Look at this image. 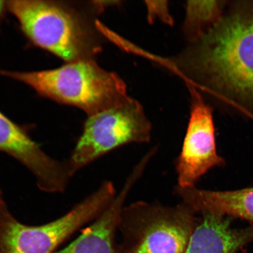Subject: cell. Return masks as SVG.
Wrapping results in <instances>:
<instances>
[{
  "label": "cell",
  "instance_id": "9c48e42d",
  "mask_svg": "<svg viewBox=\"0 0 253 253\" xmlns=\"http://www.w3.org/2000/svg\"><path fill=\"white\" fill-rule=\"evenodd\" d=\"M201 215L185 253H237L253 242V227L235 229L232 217L210 213Z\"/></svg>",
  "mask_w": 253,
  "mask_h": 253
},
{
  "label": "cell",
  "instance_id": "3957f363",
  "mask_svg": "<svg viewBox=\"0 0 253 253\" xmlns=\"http://www.w3.org/2000/svg\"><path fill=\"white\" fill-rule=\"evenodd\" d=\"M25 36L35 45L67 63L94 59L102 49L96 26L58 2L37 0L6 1Z\"/></svg>",
  "mask_w": 253,
  "mask_h": 253
},
{
  "label": "cell",
  "instance_id": "9a60e30c",
  "mask_svg": "<svg viewBox=\"0 0 253 253\" xmlns=\"http://www.w3.org/2000/svg\"><path fill=\"white\" fill-rule=\"evenodd\" d=\"M248 116L249 118H251L253 120V115H251V114H248Z\"/></svg>",
  "mask_w": 253,
  "mask_h": 253
},
{
  "label": "cell",
  "instance_id": "ba28073f",
  "mask_svg": "<svg viewBox=\"0 0 253 253\" xmlns=\"http://www.w3.org/2000/svg\"><path fill=\"white\" fill-rule=\"evenodd\" d=\"M144 172L143 168L135 166L121 191L106 210L77 239L55 253H116L115 237L125 201Z\"/></svg>",
  "mask_w": 253,
  "mask_h": 253
},
{
  "label": "cell",
  "instance_id": "8992f818",
  "mask_svg": "<svg viewBox=\"0 0 253 253\" xmlns=\"http://www.w3.org/2000/svg\"><path fill=\"white\" fill-rule=\"evenodd\" d=\"M151 131L143 107L129 96L112 108L88 116L68 161L73 173L123 145L150 142Z\"/></svg>",
  "mask_w": 253,
  "mask_h": 253
},
{
  "label": "cell",
  "instance_id": "6da1fadb",
  "mask_svg": "<svg viewBox=\"0 0 253 253\" xmlns=\"http://www.w3.org/2000/svg\"><path fill=\"white\" fill-rule=\"evenodd\" d=\"M166 61L198 91L253 107V7L223 14L201 39Z\"/></svg>",
  "mask_w": 253,
  "mask_h": 253
},
{
  "label": "cell",
  "instance_id": "8fae6325",
  "mask_svg": "<svg viewBox=\"0 0 253 253\" xmlns=\"http://www.w3.org/2000/svg\"><path fill=\"white\" fill-rule=\"evenodd\" d=\"M224 2L188 1L185 5L183 33L188 43L204 36L223 15Z\"/></svg>",
  "mask_w": 253,
  "mask_h": 253
},
{
  "label": "cell",
  "instance_id": "7c38bea8",
  "mask_svg": "<svg viewBox=\"0 0 253 253\" xmlns=\"http://www.w3.org/2000/svg\"><path fill=\"white\" fill-rule=\"evenodd\" d=\"M147 9V20L150 24L159 20L169 26H173V19L169 10L167 1H145Z\"/></svg>",
  "mask_w": 253,
  "mask_h": 253
},
{
  "label": "cell",
  "instance_id": "5b68a950",
  "mask_svg": "<svg viewBox=\"0 0 253 253\" xmlns=\"http://www.w3.org/2000/svg\"><path fill=\"white\" fill-rule=\"evenodd\" d=\"M116 195L113 183L104 182L64 216L40 226L20 223L3 200L0 203V253H55L73 234L97 219Z\"/></svg>",
  "mask_w": 253,
  "mask_h": 253
},
{
  "label": "cell",
  "instance_id": "4fadbf2b",
  "mask_svg": "<svg viewBox=\"0 0 253 253\" xmlns=\"http://www.w3.org/2000/svg\"><path fill=\"white\" fill-rule=\"evenodd\" d=\"M5 8H6V1H0V19L1 18L3 11H4Z\"/></svg>",
  "mask_w": 253,
  "mask_h": 253
},
{
  "label": "cell",
  "instance_id": "277c9868",
  "mask_svg": "<svg viewBox=\"0 0 253 253\" xmlns=\"http://www.w3.org/2000/svg\"><path fill=\"white\" fill-rule=\"evenodd\" d=\"M201 218L185 204L143 201L123 209L119 226L123 253H185Z\"/></svg>",
  "mask_w": 253,
  "mask_h": 253
},
{
  "label": "cell",
  "instance_id": "52a82bcc",
  "mask_svg": "<svg viewBox=\"0 0 253 253\" xmlns=\"http://www.w3.org/2000/svg\"><path fill=\"white\" fill-rule=\"evenodd\" d=\"M186 84L191 97V112L181 153L175 163L177 186L182 188L195 186L209 170L226 164L216 150L212 109L197 88Z\"/></svg>",
  "mask_w": 253,
  "mask_h": 253
},
{
  "label": "cell",
  "instance_id": "7a4b0ae2",
  "mask_svg": "<svg viewBox=\"0 0 253 253\" xmlns=\"http://www.w3.org/2000/svg\"><path fill=\"white\" fill-rule=\"evenodd\" d=\"M0 75L23 82L55 102L78 107L88 116L112 108L128 97L124 81L116 73L104 70L94 59L67 63L52 70L0 69Z\"/></svg>",
  "mask_w": 253,
  "mask_h": 253
},
{
  "label": "cell",
  "instance_id": "30bf717a",
  "mask_svg": "<svg viewBox=\"0 0 253 253\" xmlns=\"http://www.w3.org/2000/svg\"><path fill=\"white\" fill-rule=\"evenodd\" d=\"M175 193L197 214L210 213L248 221L253 227V187L214 191L195 186L175 187Z\"/></svg>",
  "mask_w": 253,
  "mask_h": 253
},
{
  "label": "cell",
  "instance_id": "5bb4252c",
  "mask_svg": "<svg viewBox=\"0 0 253 253\" xmlns=\"http://www.w3.org/2000/svg\"><path fill=\"white\" fill-rule=\"evenodd\" d=\"M4 200V199H3V198H2V192L1 191V190H0V203H1V202Z\"/></svg>",
  "mask_w": 253,
  "mask_h": 253
}]
</instances>
